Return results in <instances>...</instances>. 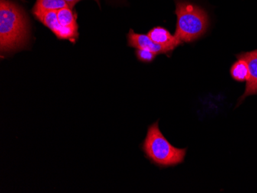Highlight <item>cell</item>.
Here are the masks:
<instances>
[{"label": "cell", "instance_id": "cell-2", "mask_svg": "<svg viewBox=\"0 0 257 193\" xmlns=\"http://www.w3.org/2000/svg\"><path fill=\"white\" fill-rule=\"evenodd\" d=\"M177 17L174 36L182 43H190L201 37L209 27L207 13L200 7L185 0H176Z\"/></svg>", "mask_w": 257, "mask_h": 193}, {"label": "cell", "instance_id": "cell-4", "mask_svg": "<svg viewBox=\"0 0 257 193\" xmlns=\"http://www.w3.org/2000/svg\"><path fill=\"white\" fill-rule=\"evenodd\" d=\"M33 15L45 27L50 29L59 40H69L71 43H76L79 37V30L63 27L58 20L57 11L33 13Z\"/></svg>", "mask_w": 257, "mask_h": 193}, {"label": "cell", "instance_id": "cell-6", "mask_svg": "<svg viewBox=\"0 0 257 193\" xmlns=\"http://www.w3.org/2000/svg\"><path fill=\"white\" fill-rule=\"evenodd\" d=\"M236 57L245 60L249 67V79L246 81L244 94L240 98V100H243L247 96L257 95V50L240 53Z\"/></svg>", "mask_w": 257, "mask_h": 193}, {"label": "cell", "instance_id": "cell-1", "mask_svg": "<svg viewBox=\"0 0 257 193\" xmlns=\"http://www.w3.org/2000/svg\"><path fill=\"white\" fill-rule=\"evenodd\" d=\"M29 36V21L21 7L10 0L0 1V50L8 53L23 48Z\"/></svg>", "mask_w": 257, "mask_h": 193}, {"label": "cell", "instance_id": "cell-8", "mask_svg": "<svg viewBox=\"0 0 257 193\" xmlns=\"http://www.w3.org/2000/svg\"><path fill=\"white\" fill-rule=\"evenodd\" d=\"M71 8L65 0H37L32 13L50 12L58 11L64 8Z\"/></svg>", "mask_w": 257, "mask_h": 193}, {"label": "cell", "instance_id": "cell-11", "mask_svg": "<svg viewBox=\"0 0 257 193\" xmlns=\"http://www.w3.org/2000/svg\"><path fill=\"white\" fill-rule=\"evenodd\" d=\"M136 56H137V60L139 61L144 63H150L154 61L157 54L154 52L150 51V50L138 49L136 50Z\"/></svg>", "mask_w": 257, "mask_h": 193}, {"label": "cell", "instance_id": "cell-5", "mask_svg": "<svg viewBox=\"0 0 257 193\" xmlns=\"http://www.w3.org/2000/svg\"><path fill=\"white\" fill-rule=\"evenodd\" d=\"M127 43L130 47L133 48L142 49V50H150L158 54H168L172 53L173 50L167 47H163L161 45L157 44L153 41L150 37L144 34L136 33L133 30H130L127 35Z\"/></svg>", "mask_w": 257, "mask_h": 193}, {"label": "cell", "instance_id": "cell-7", "mask_svg": "<svg viewBox=\"0 0 257 193\" xmlns=\"http://www.w3.org/2000/svg\"><path fill=\"white\" fill-rule=\"evenodd\" d=\"M147 36L157 44L170 49L173 51L177 47L183 44L177 37L172 35L167 29L162 27H156L152 29L147 33Z\"/></svg>", "mask_w": 257, "mask_h": 193}, {"label": "cell", "instance_id": "cell-10", "mask_svg": "<svg viewBox=\"0 0 257 193\" xmlns=\"http://www.w3.org/2000/svg\"><path fill=\"white\" fill-rule=\"evenodd\" d=\"M230 74L232 79L237 82L247 81L249 79V67L247 63L242 59H238L237 61L231 66Z\"/></svg>", "mask_w": 257, "mask_h": 193}, {"label": "cell", "instance_id": "cell-12", "mask_svg": "<svg viewBox=\"0 0 257 193\" xmlns=\"http://www.w3.org/2000/svg\"><path fill=\"white\" fill-rule=\"evenodd\" d=\"M66 3H68L69 4V5L70 6V7H71L72 9H73V7H75V5H76L77 3L80 2L81 0H65ZM96 2H97L98 4H99V0H95Z\"/></svg>", "mask_w": 257, "mask_h": 193}, {"label": "cell", "instance_id": "cell-13", "mask_svg": "<svg viewBox=\"0 0 257 193\" xmlns=\"http://www.w3.org/2000/svg\"><path fill=\"white\" fill-rule=\"evenodd\" d=\"M22 1H24V0H22Z\"/></svg>", "mask_w": 257, "mask_h": 193}, {"label": "cell", "instance_id": "cell-3", "mask_svg": "<svg viewBox=\"0 0 257 193\" xmlns=\"http://www.w3.org/2000/svg\"><path fill=\"white\" fill-rule=\"evenodd\" d=\"M146 157L159 167L179 165L184 161L186 149H179L171 145L159 128V122L148 128L147 137L143 143Z\"/></svg>", "mask_w": 257, "mask_h": 193}, {"label": "cell", "instance_id": "cell-9", "mask_svg": "<svg viewBox=\"0 0 257 193\" xmlns=\"http://www.w3.org/2000/svg\"><path fill=\"white\" fill-rule=\"evenodd\" d=\"M57 18L59 23L63 27L79 30V26L77 24V14L73 11V9L68 7V8L58 10Z\"/></svg>", "mask_w": 257, "mask_h": 193}]
</instances>
